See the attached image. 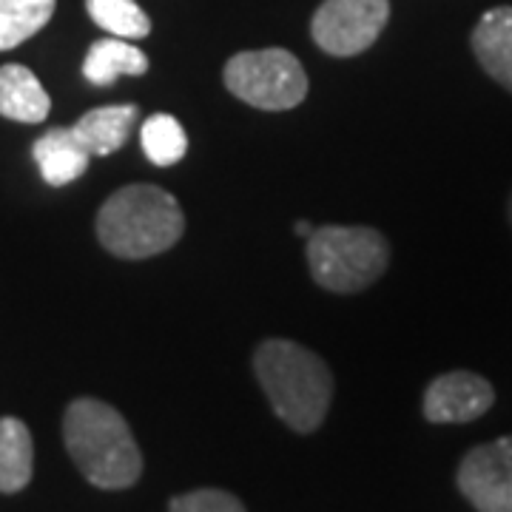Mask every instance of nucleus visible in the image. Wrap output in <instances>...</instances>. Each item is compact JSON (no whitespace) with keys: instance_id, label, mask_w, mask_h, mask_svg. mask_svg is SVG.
I'll return each mask as SVG.
<instances>
[{"instance_id":"f257e3e1","label":"nucleus","mask_w":512,"mask_h":512,"mask_svg":"<svg viewBox=\"0 0 512 512\" xmlns=\"http://www.w3.org/2000/svg\"><path fill=\"white\" fill-rule=\"evenodd\" d=\"M63 439L77 470L100 490H126L143 476V453L111 404L74 399L63 416Z\"/></svg>"},{"instance_id":"aec40b11","label":"nucleus","mask_w":512,"mask_h":512,"mask_svg":"<svg viewBox=\"0 0 512 512\" xmlns=\"http://www.w3.org/2000/svg\"><path fill=\"white\" fill-rule=\"evenodd\" d=\"M510 225H512V194H510Z\"/></svg>"},{"instance_id":"1a4fd4ad","label":"nucleus","mask_w":512,"mask_h":512,"mask_svg":"<svg viewBox=\"0 0 512 512\" xmlns=\"http://www.w3.org/2000/svg\"><path fill=\"white\" fill-rule=\"evenodd\" d=\"M470 43L481 69L512 92V6H495L484 12Z\"/></svg>"},{"instance_id":"39448f33","label":"nucleus","mask_w":512,"mask_h":512,"mask_svg":"<svg viewBox=\"0 0 512 512\" xmlns=\"http://www.w3.org/2000/svg\"><path fill=\"white\" fill-rule=\"evenodd\" d=\"M225 89L262 111L296 109L308 97V74L288 49L239 52L225 63Z\"/></svg>"},{"instance_id":"9d476101","label":"nucleus","mask_w":512,"mask_h":512,"mask_svg":"<svg viewBox=\"0 0 512 512\" xmlns=\"http://www.w3.org/2000/svg\"><path fill=\"white\" fill-rule=\"evenodd\" d=\"M32 157L40 168V177L55 188L80 180L92 160L72 128H49L46 134H40L32 146Z\"/></svg>"},{"instance_id":"2eb2a0df","label":"nucleus","mask_w":512,"mask_h":512,"mask_svg":"<svg viewBox=\"0 0 512 512\" xmlns=\"http://www.w3.org/2000/svg\"><path fill=\"white\" fill-rule=\"evenodd\" d=\"M55 6L57 0H0V52L37 35L52 20Z\"/></svg>"},{"instance_id":"7ed1b4c3","label":"nucleus","mask_w":512,"mask_h":512,"mask_svg":"<svg viewBox=\"0 0 512 512\" xmlns=\"http://www.w3.org/2000/svg\"><path fill=\"white\" fill-rule=\"evenodd\" d=\"M185 231L183 208L160 185H126L97 211V239L120 259H148L177 245Z\"/></svg>"},{"instance_id":"f8f14e48","label":"nucleus","mask_w":512,"mask_h":512,"mask_svg":"<svg viewBox=\"0 0 512 512\" xmlns=\"http://www.w3.org/2000/svg\"><path fill=\"white\" fill-rule=\"evenodd\" d=\"M137 117H140L137 106H103V109L86 111L74 123L72 131L92 157H109L117 148H123Z\"/></svg>"},{"instance_id":"9b49d317","label":"nucleus","mask_w":512,"mask_h":512,"mask_svg":"<svg viewBox=\"0 0 512 512\" xmlns=\"http://www.w3.org/2000/svg\"><path fill=\"white\" fill-rule=\"evenodd\" d=\"M49 109V94L26 66H0V117L15 123H40L49 117Z\"/></svg>"},{"instance_id":"6ab92c4d","label":"nucleus","mask_w":512,"mask_h":512,"mask_svg":"<svg viewBox=\"0 0 512 512\" xmlns=\"http://www.w3.org/2000/svg\"><path fill=\"white\" fill-rule=\"evenodd\" d=\"M313 228H316V225H313V222H308V220H299V222H296V225H293V231H296V237H302V239L311 237Z\"/></svg>"},{"instance_id":"dca6fc26","label":"nucleus","mask_w":512,"mask_h":512,"mask_svg":"<svg viewBox=\"0 0 512 512\" xmlns=\"http://www.w3.org/2000/svg\"><path fill=\"white\" fill-rule=\"evenodd\" d=\"M140 143H143V151H146L148 160L154 165H160V168L180 163L185 157V151H188L185 128L171 114H151L148 120H143Z\"/></svg>"},{"instance_id":"f3484780","label":"nucleus","mask_w":512,"mask_h":512,"mask_svg":"<svg viewBox=\"0 0 512 512\" xmlns=\"http://www.w3.org/2000/svg\"><path fill=\"white\" fill-rule=\"evenodd\" d=\"M92 20L111 37L143 40L151 35V20L134 0H86Z\"/></svg>"},{"instance_id":"4468645a","label":"nucleus","mask_w":512,"mask_h":512,"mask_svg":"<svg viewBox=\"0 0 512 512\" xmlns=\"http://www.w3.org/2000/svg\"><path fill=\"white\" fill-rule=\"evenodd\" d=\"M35 470V444L29 427L15 416L0 419V493H20Z\"/></svg>"},{"instance_id":"0eeeda50","label":"nucleus","mask_w":512,"mask_h":512,"mask_svg":"<svg viewBox=\"0 0 512 512\" xmlns=\"http://www.w3.org/2000/svg\"><path fill=\"white\" fill-rule=\"evenodd\" d=\"M458 490L478 512H512V436L470 450L458 467Z\"/></svg>"},{"instance_id":"ddd939ff","label":"nucleus","mask_w":512,"mask_h":512,"mask_svg":"<svg viewBox=\"0 0 512 512\" xmlns=\"http://www.w3.org/2000/svg\"><path fill=\"white\" fill-rule=\"evenodd\" d=\"M148 72L146 52L131 46L123 37H106L92 43L89 55L83 60V77L92 86H111L117 77H140Z\"/></svg>"},{"instance_id":"6e6552de","label":"nucleus","mask_w":512,"mask_h":512,"mask_svg":"<svg viewBox=\"0 0 512 512\" xmlns=\"http://www.w3.org/2000/svg\"><path fill=\"white\" fill-rule=\"evenodd\" d=\"M495 402L493 384L470 370H453L433 379L424 393V416L433 424H464L484 416Z\"/></svg>"},{"instance_id":"20e7f679","label":"nucleus","mask_w":512,"mask_h":512,"mask_svg":"<svg viewBox=\"0 0 512 512\" xmlns=\"http://www.w3.org/2000/svg\"><path fill=\"white\" fill-rule=\"evenodd\" d=\"M308 268L313 279L333 293H359L384 274L390 245L376 228L322 225L308 237Z\"/></svg>"},{"instance_id":"a211bd4d","label":"nucleus","mask_w":512,"mask_h":512,"mask_svg":"<svg viewBox=\"0 0 512 512\" xmlns=\"http://www.w3.org/2000/svg\"><path fill=\"white\" fill-rule=\"evenodd\" d=\"M168 512H245L237 495L225 490H194L171 498Z\"/></svg>"},{"instance_id":"423d86ee","label":"nucleus","mask_w":512,"mask_h":512,"mask_svg":"<svg viewBox=\"0 0 512 512\" xmlns=\"http://www.w3.org/2000/svg\"><path fill=\"white\" fill-rule=\"evenodd\" d=\"M390 0H325L311 20L313 43L333 57L367 52L387 26Z\"/></svg>"},{"instance_id":"f03ea898","label":"nucleus","mask_w":512,"mask_h":512,"mask_svg":"<svg viewBox=\"0 0 512 512\" xmlns=\"http://www.w3.org/2000/svg\"><path fill=\"white\" fill-rule=\"evenodd\" d=\"M254 373L274 413L296 433H313L333 399L330 367L291 339H268L254 353Z\"/></svg>"}]
</instances>
